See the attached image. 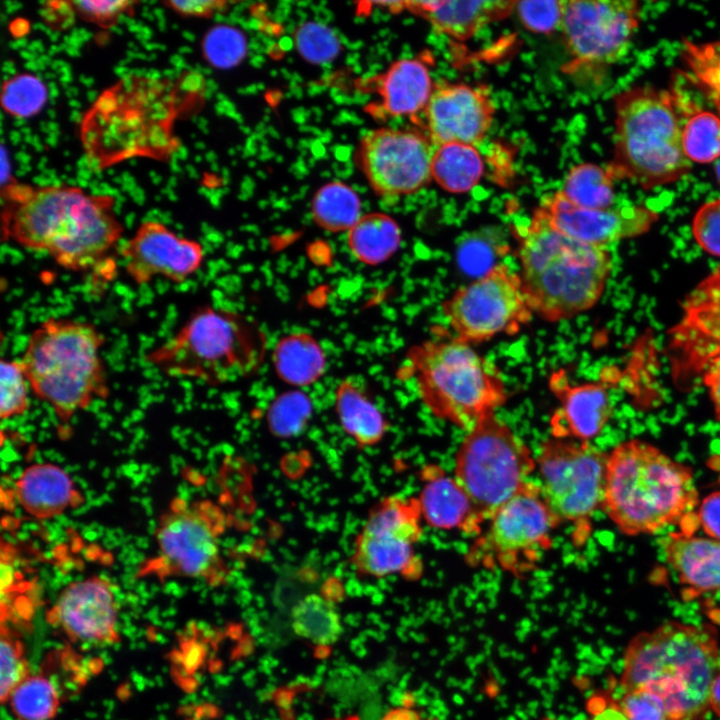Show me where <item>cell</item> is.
<instances>
[{
	"mask_svg": "<svg viewBox=\"0 0 720 720\" xmlns=\"http://www.w3.org/2000/svg\"><path fill=\"white\" fill-rule=\"evenodd\" d=\"M0 699L6 704L13 690L31 673L25 647L15 629L1 624Z\"/></svg>",
	"mask_w": 720,
	"mask_h": 720,
	"instance_id": "obj_40",
	"label": "cell"
},
{
	"mask_svg": "<svg viewBox=\"0 0 720 720\" xmlns=\"http://www.w3.org/2000/svg\"><path fill=\"white\" fill-rule=\"evenodd\" d=\"M401 239L398 223L391 216L380 212L363 214L347 234L349 251L365 265L386 262L398 250Z\"/></svg>",
	"mask_w": 720,
	"mask_h": 720,
	"instance_id": "obj_31",
	"label": "cell"
},
{
	"mask_svg": "<svg viewBox=\"0 0 720 720\" xmlns=\"http://www.w3.org/2000/svg\"><path fill=\"white\" fill-rule=\"evenodd\" d=\"M224 529V514L210 500L175 497L158 518L156 551L142 562L136 576L222 584L227 574L220 548Z\"/></svg>",
	"mask_w": 720,
	"mask_h": 720,
	"instance_id": "obj_10",
	"label": "cell"
},
{
	"mask_svg": "<svg viewBox=\"0 0 720 720\" xmlns=\"http://www.w3.org/2000/svg\"><path fill=\"white\" fill-rule=\"evenodd\" d=\"M295 40L298 50L311 62L329 61L335 57L339 49L335 35L321 24L303 25L297 31Z\"/></svg>",
	"mask_w": 720,
	"mask_h": 720,
	"instance_id": "obj_44",
	"label": "cell"
},
{
	"mask_svg": "<svg viewBox=\"0 0 720 720\" xmlns=\"http://www.w3.org/2000/svg\"><path fill=\"white\" fill-rule=\"evenodd\" d=\"M272 358L279 378L297 387L315 383L326 369V356L321 345L305 332L282 337Z\"/></svg>",
	"mask_w": 720,
	"mask_h": 720,
	"instance_id": "obj_30",
	"label": "cell"
},
{
	"mask_svg": "<svg viewBox=\"0 0 720 720\" xmlns=\"http://www.w3.org/2000/svg\"><path fill=\"white\" fill-rule=\"evenodd\" d=\"M48 91L44 82L31 73H18L7 79L1 89L2 109L17 118H30L45 106Z\"/></svg>",
	"mask_w": 720,
	"mask_h": 720,
	"instance_id": "obj_38",
	"label": "cell"
},
{
	"mask_svg": "<svg viewBox=\"0 0 720 720\" xmlns=\"http://www.w3.org/2000/svg\"><path fill=\"white\" fill-rule=\"evenodd\" d=\"M715 172H716V177L720 183V160L718 161V163L716 165Z\"/></svg>",
	"mask_w": 720,
	"mask_h": 720,
	"instance_id": "obj_56",
	"label": "cell"
},
{
	"mask_svg": "<svg viewBox=\"0 0 720 720\" xmlns=\"http://www.w3.org/2000/svg\"><path fill=\"white\" fill-rule=\"evenodd\" d=\"M404 370L414 378L430 412L466 432L494 414L508 397L497 365L454 337L412 346Z\"/></svg>",
	"mask_w": 720,
	"mask_h": 720,
	"instance_id": "obj_8",
	"label": "cell"
},
{
	"mask_svg": "<svg viewBox=\"0 0 720 720\" xmlns=\"http://www.w3.org/2000/svg\"><path fill=\"white\" fill-rule=\"evenodd\" d=\"M311 411V403L300 391L281 395L272 405L269 419L274 428L286 431L298 427Z\"/></svg>",
	"mask_w": 720,
	"mask_h": 720,
	"instance_id": "obj_46",
	"label": "cell"
},
{
	"mask_svg": "<svg viewBox=\"0 0 720 720\" xmlns=\"http://www.w3.org/2000/svg\"><path fill=\"white\" fill-rule=\"evenodd\" d=\"M536 467L530 448L495 413L467 432L454 477L484 521L515 495Z\"/></svg>",
	"mask_w": 720,
	"mask_h": 720,
	"instance_id": "obj_11",
	"label": "cell"
},
{
	"mask_svg": "<svg viewBox=\"0 0 720 720\" xmlns=\"http://www.w3.org/2000/svg\"><path fill=\"white\" fill-rule=\"evenodd\" d=\"M682 129L670 97L635 87L615 97L614 157L610 170L644 189L674 183L692 162L683 149Z\"/></svg>",
	"mask_w": 720,
	"mask_h": 720,
	"instance_id": "obj_9",
	"label": "cell"
},
{
	"mask_svg": "<svg viewBox=\"0 0 720 720\" xmlns=\"http://www.w3.org/2000/svg\"><path fill=\"white\" fill-rule=\"evenodd\" d=\"M202 53L207 62L220 69L230 68L241 61L246 51L243 35L227 25L211 28L203 37Z\"/></svg>",
	"mask_w": 720,
	"mask_h": 720,
	"instance_id": "obj_42",
	"label": "cell"
},
{
	"mask_svg": "<svg viewBox=\"0 0 720 720\" xmlns=\"http://www.w3.org/2000/svg\"><path fill=\"white\" fill-rule=\"evenodd\" d=\"M421 475L423 486L418 501L425 522L435 529L478 536L484 521L456 478L436 464L425 466Z\"/></svg>",
	"mask_w": 720,
	"mask_h": 720,
	"instance_id": "obj_24",
	"label": "cell"
},
{
	"mask_svg": "<svg viewBox=\"0 0 720 720\" xmlns=\"http://www.w3.org/2000/svg\"><path fill=\"white\" fill-rule=\"evenodd\" d=\"M4 241L48 255L59 267L106 284L117 272L123 224L109 195L74 186L7 184L2 190Z\"/></svg>",
	"mask_w": 720,
	"mask_h": 720,
	"instance_id": "obj_1",
	"label": "cell"
},
{
	"mask_svg": "<svg viewBox=\"0 0 720 720\" xmlns=\"http://www.w3.org/2000/svg\"><path fill=\"white\" fill-rule=\"evenodd\" d=\"M613 173L593 163L572 167L561 192L573 204L593 209L611 207L614 200Z\"/></svg>",
	"mask_w": 720,
	"mask_h": 720,
	"instance_id": "obj_37",
	"label": "cell"
},
{
	"mask_svg": "<svg viewBox=\"0 0 720 720\" xmlns=\"http://www.w3.org/2000/svg\"><path fill=\"white\" fill-rule=\"evenodd\" d=\"M267 348L262 329L225 308H196L179 329L147 351L144 361L169 377L221 385L253 375Z\"/></svg>",
	"mask_w": 720,
	"mask_h": 720,
	"instance_id": "obj_7",
	"label": "cell"
},
{
	"mask_svg": "<svg viewBox=\"0 0 720 720\" xmlns=\"http://www.w3.org/2000/svg\"><path fill=\"white\" fill-rule=\"evenodd\" d=\"M0 560L1 624L15 630L26 627L37 608V584L21 570L11 543L2 542Z\"/></svg>",
	"mask_w": 720,
	"mask_h": 720,
	"instance_id": "obj_29",
	"label": "cell"
},
{
	"mask_svg": "<svg viewBox=\"0 0 720 720\" xmlns=\"http://www.w3.org/2000/svg\"><path fill=\"white\" fill-rule=\"evenodd\" d=\"M428 64L422 57L401 59L377 77L380 114L401 117L424 111L435 86Z\"/></svg>",
	"mask_w": 720,
	"mask_h": 720,
	"instance_id": "obj_28",
	"label": "cell"
},
{
	"mask_svg": "<svg viewBox=\"0 0 720 720\" xmlns=\"http://www.w3.org/2000/svg\"><path fill=\"white\" fill-rule=\"evenodd\" d=\"M61 684L48 671L30 673L6 703L17 720H53L63 701Z\"/></svg>",
	"mask_w": 720,
	"mask_h": 720,
	"instance_id": "obj_34",
	"label": "cell"
},
{
	"mask_svg": "<svg viewBox=\"0 0 720 720\" xmlns=\"http://www.w3.org/2000/svg\"><path fill=\"white\" fill-rule=\"evenodd\" d=\"M682 143L691 162L710 163L720 158V118L708 111L693 115L683 126Z\"/></svg>",
	"mask_w": 720,
	"mask_h": 720,
	"instance_id": "obj_39",
	"label": "cell"
},
{
	"mask_svg": "<svg viewBox=\"0 0 720 720\" xmlns=\"http://www.w3.org/2000/svg\"><path fill=\"white\" fill-rule=\"evenodd\" d=\"M118 256L129 279L145 286L161 277L182 284L202 266L205 252L201 243L175 233L159 221L142 222L122 242Z\"/></svg>",
	"mask_w": 720,
	"mask_h": 720,
	"instance_id": "obj_20",
	"label": "cell"
},
{
	"mask_svg": "<svg viewBox=\"0 0 720 720\" xmlns=\"http://www.w3.org/2000/svg\"><path fill=\"white\" fill-rule=\"evenodd\" d=\"M291 625L298 636L321 646L335 643L343 630L333 603L315 593L304 596L296 603L291 612Z\"/></svg>",
	"mask_w": 720,
	"mask_h": 720,
	"instance_id": "obj_36",
	"label": "cell"
},
{
	"mask_svg": "<svg viewBox=\"0 0 720 720\" xmlns=\"http://www.w3.org/2000/svg\"><path fill=\"white\" fill-rule=\"evenodd\" d=\"M434 149L425 133L385 127L362 138L358 161L376 193L403 196L417 192L432 179Z\"/></svg>",
	"mask_w": 720,
	"mask_h": 720,
	"instance_id": "obj_17",
	"label": "cell"
},
{
	"mask_svg": "<svg viewBox=\"0 0 720 720\" xmlns=\"http://www.w3.org/2000/svg\"><path fill=\"white\" fill-rule=\"evenodd\" d=\"M696 243L708 254L720 257V199L704 203L692 220Z\"/></svg>",
	"mask_w": 720,
	"mask_h": 720,
	"instance_id": "obj_45",
	"label": "cell"
},
{
	"mask_svg": "<svg viewBox=\"0 0 720 720\" xmlns=\"http://www.w3.org/2000/svg\"><path fill=\"white\" fill-rule=\"evenodd\" d=\"M0 418L8 420L25 414L30 407L31 391L21 360L1 359Z\"/></svg>",
	"mask_w": 720,
	"mask_h": 720,
	"instance_id": "obj_41",
	"label": "cell"
},
{
	"mask_svg": "<svg viewBox=\"0 0 720 720\" xmlns=\"http://www.w3.org/2000/svg\"><path fill=\"white\" fill-rule=\"evenodd\" d=\"M640 8L633 0L564 1L560 30L571 65L602 68L627 53L639 25Z\"/></svg>",
	"mask_w": 720,
	"mask_h": 720,
	"instance_id": "obj_16",
	"label": "cell"
},
{
	"mask_svg": "<svg viewBox=\"0 0 720 720\" xmlns=\"http://www.w3.org/2000/svg\"><path fill=\"white\" fill-rule=\"evenodd\" d=\"M541 720H553V719H551V718H549V717H544V718H542Z\"/></svg>",
	"mask_w": 720,
	"mask_h": 720,
	"instance_id": "obj_58",
	"label": "cell"
},
{
	"mask_svg": "<svg viewBox=\"0 0 720 720\" xmlns=\"http://www.w3.org/2000/svg\"><path fill=\"white\" fill-rule=\"evenodd\" d=\"M313 221L322 229L349 231L363 216L360 197L346 183L335 181L320 187L311 202Z\"/></svg>",
	"mask_w": 720,
	"mask_h": 720,
	"instance_id": "obj_35",
	"label": "cell"
},
{
	"mask_svg": "<svg viewBox=\"0 0 720 720\" xmlns=\"http://www.w3.org/2000/svg\"><path fill=\"white\" fill-rule=\"evenodd\" d=\"M164 4L185 17H210L227 5L224 1L215 0H168Z\"/></svg>",
	"mask_w": 720,
	"mask_h": 720,
	"instance_id": "obj_50",
	"label": "cell"
},
{
	"mask_svg": "<svg viewBox=\"0 0 720 720\" xmlns=\"http://www.w3.org/2000/svg\"><path fill=\"white\" fill-rule=\"evenodd\" d=\"M696 520L707 537L720 541V490L699 502Z\"/></svg>",
	"mask_w": 720,
	"mask_h": 720,
	"instance_id": "obj_49",
	"label": "cell"
},
{
	"mask_svg": "<svg viewBox=\"0 0 720 720\" xmlns=\"http://www.w3.org/2000/svg\"><path fill=\"white\" fill-rule=\"evenodd\" d=\"M719 673L716 629L671 620L629 641L620 686L623 691L646 690L658 696L667 720H705Z\"/></svg>",
	"mask_w": 720,
	"mask_h": 720,
	"instance_id": "obj_3",
	"label": "cell"
},
{
	"mask_svg": "<svg viewBox=\"0 0 720 720\" xmlns=\"http://www.w3.org/2000/svg\"><path fill=\"white\" fill-rule=\"evenodd\" d=\"M692 469L640 439L608 454L601 509L624 535L654 534L698 507Z\"/></svg>",
	"mask_w": 720,
	"mask_h": 720,
	"instance_id": "obj_5",
	"label": "cell"
},
{
	"mask_svg": "<svg viewBox=\"0 0 720 720\" xmlns=\"http://www.w3.org/2000/svg\"><path fill=\"white\" fill-rule=\"evenodd\" d=\"M560 406L550 420L551 436L589 442L601 433L612 415L606 387L600 382L572 384L564 370L549 380Z\"/></svg>",
	"mask_w": 720,
	"mask_h": 720,
	"instance_id": "obj_23",
	"label": "cell"
},
{
	"mask_svg": "<svg viewBox=\"0 0 720 720\" xmlns=\"http://www.w3.org/2000/svg\"><path fill=\"white\" fill-rule=\"evenodd\" d=\"M192 92L188 74L175 82L129 75L103 90L80 122L90 165L106 169L134 157L170 158L179 147L174 124Z\"/></svg>",
	"mask_w": 720,
	"mask_h": 720,
	"instance_id": "obj_2",
	"label": "cell"
},
{
	"mask_svg": "<svg viewBox=\"0 0 720 720\" xmlns=\"http://www.w3.org/2000/svg\"><path fill=\"white\" fill-rule=\"evenodd\" d=\"M660 544L688 597L720 591L719 540L680 531L670 533Z\"/></svg>",
	"mask_w": 720,
	"mask_h": 720,
	"instance_id": "obj_26",
	"label": "cell"
},
{
	"mask_svg": "<svg viewBox=\"0 0 720 720\" xmlns=\"http://www.w3.org/2000/svg\"><path fill=\"white\" fill-rule=\"evenodd\" d=\"M494 114L486 87L436 82L423 111L425 134L435 147L447 143L476 146L488 133Z\"/></svg>",
	"mask_w": 720,
	"mask_h": 720,
	"instance_id": "obj_22",
	"label": "cell"
},
{
	"mask_svg": "<svg viewBox=\"0 0 720 720\" xmlns=\"http://www.w3.org/2000/svg\"><path fill=\"white\" fill-rule=\"evenodd\" d=\"M335 408L344 430L363 445L379 441L386 428L380 410L353 380H343L335 392Z\"/></svg>",
	"mask_w": 720,
	"mask_h": 720,
	"instance_id": "obj_33",
	"label": "cell"
},
{
	"mask_svg": "<svg viewBox=\"0 0 720 720\" xmlns=\"http://www.w3.org/2000/svg\"><path fill=\"white\" fill-rule=\"evenodd\" d=\"M672 374L679 383L700 378L720 355V266L688 294L669 334Z\"/></svg>",
	"mask_w": 720,
	"mask_h": 720,
	"instance_id": "obj_19",
	"label": "cell"
},
{
	"mask_svg": "<svg viewBox=\"0 0 720 720\" xmlns=\"http://www.w3.org/2000/svg\"><path fill=\"white\" fill-rule=\"evenodd\" d=\"M21 508L37 520H50L80 507L85 497L71 475L51 462L27 466L15 481Z\"/></svg>",
	"mask_w": 720,
	"mask_h": 720,
	"instance_id": "obj_25",
	"label": "cell"
},
{
	"mask_svg": "<svg viewBox=\"0 0 720 720\" xmlns=\"http://www.w3.org/2000/svg\"><path fill=\"white\" fill-rule=\"evenodd\" d=\"M104 344L93 323L67 317H48L30 333L20 360L31 392L61 424L108 397Z\"/></svg>",
	"mask_w": 720,
	"mask_h": 720,
	"instance_id": "obj_6",
	"label": "cell"
},
{
	"mask_svg": "<svg viewBox=\"0 0 720 720\" xmlns=\"http://www.w3.org/2000/svg\"><path fill=\"white\" fill-rule=\"evenodd\" d=\"M588 711V720H628L619 701L609 696L591 697Z\"/></svg>",
	"mask_w": 720,
	"mask_h": 720,
	"instance_id": "obj_52",
	"label": "cell"
},
{
	"mask_svg": "<svg viewBox=\"0 0 720 720\" xmlns=\"http://www.w3.org/2000/svg\"><path fill=\"white\" fill-rule=\"evenodd\" d=\"M709 705L710 711L720 718V673L713 682L710 692Z\"/></svg>",
	"mask_w": 720,
	"mask_h": 720,
	"instance_id": "obj_54",
	"label": "cell"
},
{
	"mask_svg": "<svg viewBox=\"0 0 720 720\" xmlns=\"http://www.w3.org/2000/svg\"><path fill=\"white\" fill-rule=\"evenodd\" d=\"M389 720H419L417 715L411 711H399L390 716Z\"/></svg>",
	"mask_w": 720,
	"mask_h": 720,
	"instance_id": "obj_55",
	"label": "cell"
},
{
	"mask_svg": "<svg viewBox=\"0 0 720 720\" xmlns=\"http://www.w3.org/2000/svg\"><path fill=\"white\" fill-rule=\"evenodd\" d=\"M618 701L628 720H667L662 700L649 691H624Z\"/></svg>",
	"mask_w": 720,
	"mask_h": 720,
	"instance_id": "obj_48",
	"label": "cell"
},
{
	"mask_svg": "<svg viewBox=\"0 0 720 720\" xmlns=\"http://www.w3.org/2000/svg\"><path fill=\"white\" fill-rule=\"evenodd\" d=\"M515 234L523 289L540 318L549 322L569 319L600 300L612 271L606 247L559 232L536 209Z\"/></svg>",
	"mask_w": 720,
	"mask_h": 720,
	"instance_id": "obj_4",
	"label": "cell"
},
{
	"mask_svg": "<svg viewBox=\"0 0 720 720\" xmlns=\"http://www.w3.org/2000/svg\"><path fill=\"white\" fill-rule=\"evenodd\" d=\"M442 313L454 338L468 344L514 335L534 314L520 275L506 264L458 288L443 302Z\"/></svg>",
	"mask_w": 720,
	"mask_h": 720,
	"instance_id": "obj_14",
	"label": "cell"
},
{
	"mask_svg": "<svg viewBox=\"0 0 720 720\" xmlns=\"http://www.w3.org/2000/svg\"><path fill=\"white\" fill-rule=\"evenodd\" d=\"M536 210L559 232L600 247L643 235L659 219L657 212L642 205L580 207L570 202L561 190L546 195Z\"/></svg>",
	"mask_w": 720,
	"mask_h": 720,
	"instance_id": "obj_21",
	"label": "cell"
},
{
	"mask_svg": "<svg viewBox=\"0 0 720 720\" xmlns=\"http://www.w3.org/2000/svg\"><path fill=\"white\" fill-rule=\"evenodd\" d=\"M330 720H359V719L355 716H348L345 718H336V719H330Z\"/></svg>",
	"mask_w": 720,
	"mask_h": 720,
	"instance_id": "obj_57",
	"label": "cell"
},
{
	"mask_svg": "<svg viewBox=\"0 0 720 720\" xmlns=\"http://www.w3.org/2000/svg\"><path fill=\"white\" fill-rule=\"evenodd\" d=\"M418 498L390 496L378 503L357 537L352 562L363 575L380 578L394 574L416 578L422 562L414 546L423 529Z\"/></svg>",
	"mask_w": 720,
	"mask_h": 720,
	"instance_id": "obj_15",
	"label": "cell"
},
{
	"mask_svg": "<svg viewBox=\"0 0 720 720\" xmlns=\"http://www.w3.org/2000/svg\"><path fill=\"white\" fill-rule=\"evenodd\" d=\"M42 5L40 14L49 25L66 29L74 22L76 14L71 1H48Z\"/></svg>",
	"mask_w": 720,
	"mask_h": 720,
	"instance_id": "obj_51",
	"label": "cell"
},
{
	"mask_svg": "<svg viewBox=\"0 0 720 720\" xmlns=\"http://www.w3.org/2000/svg\"><path fill=\"white\" fill-rule=\"evenodd\" d=\"M516 1H406V10L422 16L433 30L464 41L488 24L506 18Z\"/></svg>",
	"mask_w": 720,
	"mask_h": 720,
	"instance_id": "obj_27",
	"label": "cell"
},
{
	"mask_svg": "<svg viewBox=\"0 0 720 720\" xmlns=\"http://www.w3.org/2000/svg\"><path fill=\"white\" fill-rule=\"evenodd\" d=\"M46 620L73 644L109 647L120 642L116 591L112 582L100 575L66 585L48 609Z\"/></svg>",
	"mask_w": 720,
	"mask_h": 720,
	"instance_id": "obj_18",
	"label": "cell"
},
{
	"mask_svg": "<svg viewBox=\"0 0 720 720\" xmlns=\"http://www.w3.org/2000/svg\"><path fill=\"white\" fill-rule=\"evenodd\" d=\"M71 3L76 16L104 28L113 25L137 4L125 0H74Z\"/></svg>",
	"mask_w": 720,
	"mask_h": 720,
	"instance_id": "obj_47",
	"label": "cell"
},
{
	"mask_svg": "<svg viewBox=\"0 0 720 720\" xmlns=\"http://www.w3.org/2000/svg\"><path fill=\"white\" fill-rule=\"evenodd\" d=\"M608 454L590 442L552 437L536 459L542 495L561 523L572 526L575 546L591 533V518L602 507Z\"/></svg>",
	"mask_w": 720,
	"mask_h": 720,
	"instance_id": "obj_12",
	"label": "cell"
},
{
	"mask_svg": "<svg viewBox=\"0 0 720 720\" xmlns=\"http://www.w3.org/2000/svg\"><path fill=\"white\" fill-rule=\"evenodd\" d=\"M700 378L708 390L715 417L720 422V355L708 362Z\"/></svg>",
	"mask_w": 720,
	"mask_h": 720,
	"instance_id": "obj_53",
	"label": "cell"
},
{
	"mask_svg": "<svg viewBox=\"0 0 720 720\" xmlns=\"http://www.w3.org/2000/svg\"><path fill=\"white\" fill-rule=\"evenodd\" d=\"M514 11L527 30L548 34L561 27L564 1H519L515 3Z\"/></svg>",
	"mask_w": 720,
	"mask_h": 720,
	"instance_id": "obj_43",
	"label": "cell"
},
{
	"mask_svg": "<svg viewBox=\"0 0 720 720\" xmlns=\"http://www.w3.org/2000/svg\"><path fill=\"white\" fill-rule=\"evenodd\" d=\"M484 163L474 145L447 143L434 149L431 177L445 191L466 193L480 181Z\"/></svg>",
	"mask_w": 720,
	"mask_h": 720,
	"instance_id": "obj_32",
	"label": "cell"
},
{
	"mask_svg": "<svg viewBox=\"0 0 720 720\" xmlns=\"http://www.w3.org/2000/svg\"><path fill=\"white\" fill-rule=\"evenodd\" d=\"M561 524L546 503L539 482L527 481L488 520L471 550V564L493 565L521 577L535 570L552 547Z\"/></svg>",
	"mask_w": 720,
	"mask_h": 720,
	"instance_id": "obj_13",
	"label": "cell"
}]
</instances>
